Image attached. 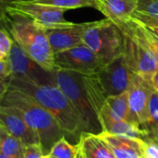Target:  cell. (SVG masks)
Instances as JSON below:
<instances>
[{
    "instance_id": "7c38bea8",
    "label": "cell",
    "mask_w": 158,
    "mask_h": 158,
    "mask_svg": "<svg viewBox=\"0 0 158 158\" xmlns=\"http://www.w3.org/2000/svg\"><path fill=\"white\" fill-rule=\"evenodd\" d=\"M0 123L12 136L18 138L24 146L40 143L36 132L27 124L16 108L1 105Z\"/></svg>"
},
{
    "instance_id": "e0dca14e",
    "label": "cell",
    "mask_w": 158,
    "mask_h": 158,
    "mask_svg": "<svg viewBox=\"0 0 158 158\" xmlns=\"http://www.w3.org/2000/svg\"><path fill=\"white\" fill-rule=\"evenodd\" d=\"M101 116H106L116 120H125L135 124L130 109L129 91L119 95L108 96L99 114V118Z\"/></svg>"
},
{
    "instance_id": "d590c367",
    "label": "cell",
    "mask_w": 158,
    "mask_h": 158,
    "mask_svg": "<svg viewBox=\"0 0 158 158\" xmlns=\"http://www.w3.org/2000/svg\"><path fill=\"white\" fill-rule=\"evenodd\" d=\"M142 158H146V157H144V156H143V157H142Z\"/></svg>"
},
{
    "instance_id": "d6986e66",
    "label": "cell",
    "mask_w": 158,
    "mask_h": 158,
    "mask_svg": "<svg viewBox=\"0 0 158 158\" xmlns=\"http://www.w3.org/2000/svg\"><path fill=\"white\" fill-rule=\"evenodd\" d=\"M78 145L84 158H116L97 134L82 132Z\"/></svg>"
},
{
    "instance_id": "836d02e7",
    "label": "cell",
    "mask_w": 158,
    "mask_h": 158,
    "mask_svg": "<svg viewBox=\"0 0 158 158\" xmlns=\"http://www.w3.org/2000/svg\"><path fill=\"white\" fill-rule=\"evenodd\" d=\"M150 29H151V28H150ZM152 30H153L156 34H158V29H152Z\"/></svg>"
},
{
    "instance_id": "9c48e42d",
    "label": "cell",
    "mask_w": 158,
    "mask_h": 158,
    "mask_svg": "<svg viewBox=\"0 0 158 158\" xmlns=\"http://www.w3.org/2000/svg\"><path fill=\"white\" fill-rule=\"evenodd\" d=\"M104 66L100 58L84 44L55 54L56 69L94 75Z\"/></svg>"
},
{
    "instance_id": "f546056e",
    "label": "cell",
    "mask_w": 158,
    "mask_h": 158,
    "mask_svg": "<svg viewBox=\"0 0 158 158\" xmlns=\"http://www.w3.org/2000/svg\"><path fill=\"white\" fill-rule=\"evenodd\" d=\"M151 86L153 87V89L155 91H156L158 93V70L154 74V76L151 80Z\"/></svg>"
},
{
    "instance_id": "d4e9b609",
    "label": "cell",
    "mask_w": 158,
    "mask_h": 158,
    "mask_svg": "<svg viewBox=\"0 0 158 158\" xmlns=\"http://www.w3.org/2000/svg\"><path fill=\"white\" fill-rule=\"evenodd\" d=\"M14 40L6 28L2 27L0 31V59H7L10 54Z\"/></svg>"
},
{
    "instance_id": "8fae6325",
    "label": "cell",
    "mask_w": 158,
    "mask_h": 158,
    "mask_svg": "<svg viewBox=\"0 0 158 158\" xmlns=\"http://www.w3.org/2000/svg\"><path fill=\"white\" fill-rule=\"evenodd\" d=\"M153 87L149 82L138 75L133 76L131 84L129 88V103L132 119L134 123L143 130H146L149 112L148 104Z\"/></svg>"
},
{
    "instance_id": "3957f363",
    "label": "cell",
    "mask_w": 158,
    "mask_h": 158,
    "mask_svg": "<svg viewBox=\"0 0 158 158\" xmlns=\"http://www.w3.org/2000/svg\"><path fill=\"white\" fill-rule=\"evenodd\" d=\"M1 105L16 108L27 124L36 132L44 156L66 134L56 119L31 97L7 89L1 97Z\"/></svg>"
},
{
    "instance_id": "7a4b0ae2",
    "label": "cell",
    "mask_w": 158,
    "mask_h": 158,
    "mask_svg": "<svg viewBox=\"0 0 158 158\" xmlns=\"http://www.w3.org/2000/svg\"><path fill=\"white\" fill-rule=\"evenodd\" d=\"M2 23L27 55L48 71H55V54L43 28L31 19L2 10Z\"/></svg>"
},
{
    "instance_id": "ba28073f",
    "label": "cell",
    "mask_w": 158,
    "mask_h": 158,
    "mask_svg": "<svg viewBox=\"0 0 158 158\" xmlns=\"http://www.w3.org/2000/svg\"><path fill=\"white\" fill-rule=\"evenodd\" d=\"M8 62L12 77L43 85H56L55 71H48L31 59L27 53L14 42Z\"/></svg>"
},
{
    "instance_id": "484cf974",
    "label": "cell",
    "mask_w": 158,
    "mask_h": 158,
    "mask_svg": "<svg viewBox=\"0 0 158 158\" xmlns=\"http://www.w3.org/2000/svg\"><path fill=\"white\" fill-rule=\"evenodd\" d=\"M135 13L158 16V0H139V5Z\"/></svg>"
},
{
    "instance_id": "1f68e13d",
    "label": "cell",
    "mask_w": 158,
    "mask_h": 158,
    "mask_svg": "<svg viewBox=\"0 0 158 158\" xmlns=\"http://www.w3.org/2000/svg\"><path fill=\"white\" fill-rule=\"evenodd\" d=\"M77 158H84L82 154H81V150H80V148H79V152H78V155H77Z\"/></svg>"
},
{
    "instance_id": "7402d4cb",
    "label": "cell",
    "mask_w": 158,
    "mask_h": 158,
    "mask_svg": "<svg viewBox=\"0 0 158 158\" xmlns=\"http://www.w3.org/2000/svg\"><path fill=\"white\" fill-rule=\"evenodd\" d=\"M79 145H73L64 137L58 140L47 156L54 158H77Z\"/></svg>"
},
{
    "instance_id": "603a6c76",
    "label": "cell",
    "mask_w": 158,
    "mask_h": 158,
    "mask_svg": "<svg viewBox=\"0 0 158 158\" xmlns=\"http://www.w3.org/2000/svg\"><path fill=\"white\" fill-rule=\"evenodd\" d=\"M36 4L51 6L63 9H75L81 7H94V0H33Z\"/></svg>"
},
{
    "instance_id": "9a60e30c",
    "label": "cell",
    "mask_w": 158,
    "mask_h": 158,
    "mask_svg": "<svg viewBox=\"0 0 158 158\" xmlns=\"http://www.w3.org/2000/svg\"><path fill=\"white\" fill-rule=\"evenodd\" d=\"M112 151L116 158H142L143 142L142 139H132L114 135L106 131L97 134Z\"/></svg>"
},
{
    "instance_id": "2e32d148",
    "label": "cell",
    "mask_w": 158,
    "mask_h": 158,
    "mask_svg": "<svg viewBox=\"0 0 158 158\" xmlns=\"http://www.w3.org/2000/svg\"><path fill=\"white\" fill-rule=\"evenodd\" d=\"M99 118L103 128V131L132 139L146 140L150 137L149 131L133 123L125 120H116L106 116H101Z\"/></svg>"
},
{
    "instance_id": "5b68a950",
    "label": "cell",
    "mask_w": 158,
    "mask_h": 158,
    "mask_svg": "<svg viewBox=\"0 0 158 158\" xmlns=\"http://www.w3.org/2000/svg\"><path fill=\"white\" fill-rule=\"evenodd\" d=\"M82 41L105 65L123 54V33L120 28L108 19L87 22Z\"/></svg>"
},
{
    "instance_id": "4316f807",
    "label": "cell",
    "mask_w": 158,
    "mask_h": 158,
    "mask_svg": "<svg viewBox=\"0 0 158 158\" xmlns=\"http://www.w3.org/2000/svg\"><path fill=\"white\" fill-rule=\"evenodd\" d=\"M143 154L146 158H158V142L149 137L143 142Z\"/></svg>"
},
{
    "instance_id": "f1b7e54d",
    "label": "cell",
    "mask_w": 158,
    "mask_h": 158,
    "mask_svg": "<svg viewBox=\"0 0 158 158\" xmlns=\"http://www.w3.org/2000/svg\"><path fill=\"white\" fill-rule=\"evenodd\" d=\"M133 18L141 21L145 26L151 29H158V16H151V15H143L135 13Z\"/></svg>"
},
{
    "instance_id": "4fadbf2b",
    "label": "cell",
    "mask_w": 158,
    "mask_h": 158,
    "mask_svg": "<svg viewBox=\"0 0 158 158\" xmlns=\"http://www.w3.org/2000/svg\"><path fill=\"white\" fill-rule=\"evenodd\" d=\"M87 26L85 23H72L69 26L44 29L54 54L83 44L82 36Z\"/></svg>"
},
{
    "instance_id": "44dd1931",
    "label": "cell",
    "mask_w": 158,
    "mask_h": 158,
    "mask_svg": "<svg viewBox=\"0 0 158 158\" xmlns=\"http://www.w3.org/2000/svg\"><path fill=\"white\" fill-rule=\"evenodd\" d=\"M24 145L16 137L12 136L4 127L0 126V152L1 155L12 158H22Z\"/></svg>"
},
{
    "instance_id": "ffe728a7",
    "label": "cell",
    "mask_w": 158,
    "mask_h": 158,
    "mask_svg": "<svg viewBox=\"0 0 158 158\" xmlns=\"http://www.w3.org/2000/svg\"><path fill=\"white\" fill-rule=\"evenodd\" d=\"M83 81L86 92L88 94L89 100L99 116L106 101V94L104 92L102 85L99 81L97 74L94 75H84L83 74Z\"/></svg>"
},
{
    "instance_id": "4dcf8cb0",
    "label": "cell",
    "mask_w": 158,
    "mask_h": 158,
    "mask_svg": "<svg viewBox=\"0 0 158 158\" xmlns=\"http://www.w3.org/2000/svg\"><path fill=\"white\" fill-rule=\"evenodd\" d=\"M15 1H33V0H1V4L5 5V4L10 3V2H15Z\"/></svg>"
},
{
    "instance_id": "5bb4252c",
    "label": "cell",
    "mask_w": 158,
    "mask_h": 158,
    "mask_svg": "<svg viewBox=\"0 0 158 158\" xmlns=\"http://www.w3.org/2000/svg\"><path fill=\"white\" fill-rule=\"evenodd\" d=\"M97 10L106 19L120 25L131 19L137 10L139 0H94Z\"/></svg>"
},
{
    "instance_id": "52a82bcc",
    "label": "cell",
    "mask_w": 158,
    "mask_h": 158,
    "mask_svg": "<svg viewBox=\"0 0 158 158\" xmlns=\"http://www.w3.org/2000/svg\"><path fill=\"white\" fill-rule=\"evenodd\" d=\"M122 33L124 36L123 56L128 67L135 75L151 84L154 74L158 70L157 56L140 40L124 31Z\"/></svg>"
},
{
    "instance_id": "83f0119b",
    "label": "cell",
    "mask_w": 158,
    "mask_h": 158,
    "mask_svg": "<svg viewBox=\"0 0 158 158\" xmlns=\"http://www.w3.org/2000/svg\"><path fill=\"white\" fill-rule=\"evenodd\" d=\"M23 158H44V154L40 143H34L24 147Z\"/></svg>"
},
{
    "instance_id": "277c9868",
    "label": "cell",
    "mask_w": 158,
    "mask_h": 158,
    "mask_svg": "<svg viewBox=\"0 0 158 158\" xmlns=\"http://www.w3.org/2000/svg\"><path fill=\"white\" fill-rule=\"evenodd\" d=\"M56 86L64 93L77 111L84 132L99 134L103 131L99 116L94 109L86 92L83 74L56 69L55 70Z\"/></svg>"
},
{
    "instance_id": "ac0fdd59",
    "label": "cell",
    "mask_w": 158,
    "mask_h": 158,
    "mask_svg": "<svg viewBox=\"0 0 158 158\" xmlns=\"http://www.w3.org/2000/svg\"><path fill=\"white\" fill-rule=\"evenodd\" d=\"M120 30L146 44L157 56L158 58V34L152 29L143 24L133 17L128 21L118 25Z\"/></svg>"
},
{
    "instance_id": "8992f818",
    "label": "cell",
    "mask_w": 158,
    "mask_h": 158,
    "mask_svg": "<svg viewBox=\"0 0 158 158\" xmlns=\"http://www.w3.org/2000/svg\"><path fill=\"white\" fill-rule=\"evenodd\" d=\"M2 10L28 18L43 29L69 26L73 22L64 18L66 9L40 5L31 1H15L2 5Z\"/></svg>"
},
{
    "instance_id": "6da1fadb",
    "label": "cell",
    "mask_w": 158,
    "mask_h": 158,
    "mask_svg": "<svg viewBox=\"0 0 158 158\" xmlns=\"http://www.w3.org/2000/svg\"><path fill=\"white\" fill-rule=\"evenodd\" d=\"M7 89L31 97L56 119L66 135L80 142L81 135L84 132L81 118L69 100L56 85L37 84L11 77Z\"/></svg>"
},
{
    "instance_id": "e575fe53",
    "label": "cell",
    "mask_w": 158,
    "mask_h": 158,
    "mask_svg": "<svg viewBox=\"0 0 158 158\" xmlns=\"http://www.w3.org/2000/svg\"><path fill=\"white\" fill-rule=\"evenodd\" d=\"M44 158H54L52 156H44Z\"/></svg>"
},
{
    "instance_id": "d6a6232c",
    "label": "cell",
    "mask_w": 158,
    "mask_h": 158,
    "mask_svg": "<svg viewBox=\"0 0 158 158\" xmlns=\"http://www.w3.org/2000/svg\"><path fill=\"white\" fill-rule=\"evenodd\" d=\"M0 158H12V157H8V156H6L1 155V156H0ZM22 158H23V157H22Z\"/></svg>"
},
{
    "instance_id": "30bf717a",
    "label": "cell",
    "mask_w": 158,
    "mask_h": 158,
    "mask_svg": "<svg viewBox=\"0 0 158 158\" xmlns=\"http://www.w3.org/2000/svg\"><path fill=\"white\" fill-rule=\"evenodd\" d=\"M134 73L130 69L122 55L106 64L97 73V77L106 96L119 95L127 92L131 84Z\"/></svg>"
},
{
    "instance_id": "cb8c5ba5",
    "label": "cell",
    "mask_w": 158,
    "mask_h": 158,
    "mask_svg": "<svg viewBox=\"0 0 158 158\" xmlns=\"http://www.w3.org/2000/svg\"><path fill=\"white\" fill-rule=\"evenodd\" d=\"M149 120L146 127V131H149L150 137L158 134V93L153 90L148 104Z\"/></svg>"
}]
</instances>
